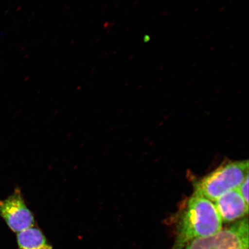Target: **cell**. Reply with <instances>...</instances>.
Listing matches in <instances>:
<instances>
[{"label":"cell","instance_id":"obj_1","mask_svg":"<svg viewBox=\"0 0 249 249\" xmlns=\"http://www.w3.org/2000/svg\"><path fill=\"white\" fill-rule=\"evenodd\" d=\"M222 223L213 202L195 191L179 216L172 249H183L195 239L214 235L222 229Z\"/></svg>","mask_w":249,"mask_h":249},{"label":"cell","instance_id":"obj_2","mask_svg":"<svg viewBox=\"0 0 249 249\" xmlns=\"http://www.w3.org/2000/svg\"><path fill=\"white\" fill-rule=\"evenodd\" d=\"M249 176V161L227 163L202 178L196 186V191L208 200L214 201L231 190L238 188Z\"/></svg>","mask_w":249,"mask_h":249},{"label":"cell","instance_id":"obj_3","mask_svg":"<svg viewBox=\"0 0 249 249\" xmlns=\"http://www.w3.org/2000/svg\"><path fill=\"white\" fill-rule=\"evenodd\" d=\"M183 249H249L248 220L242 219L214 235L195 239Z\"/></svg>","mask_w":249,"mask_h":249},{"label":"cell","instance_id":"obj_4","mask_svg":"<svg viewBox=\"0 0 249 249\" xmlns=\"http://www.w3.org/2000/svg\"><path fill=\"white\" fill-rule=\"evenodd\" d=\"M0 217L17 233L36 225L35 218L27 207L19 187L15 188L7 198L0 200Z\"/></svg>","mask_w":249,"mask_h":249},{"label":"cell","instance_id":"obj_5","mask_svg":"<svg viewBox=\"0 0 249 249\" xmlns=\"http://www.w3.org/2000/svg\"><path fill=\"white\" fill-rule=\"evenodd\" d=\"M214 202L222 222H234L248 213L249 204L237 188L226 192Z\"/></svg>","mask_w":249,"mask_h":249},{"label":"cell","instance_id":"obj_6","mask_svg":"<svg viewBox=\"0 0 249 249\" xmlns=\"http://www.w3.org/2000/svg\"><path fill=\"white\" fill-rule=\"evenodd\" d=\"M17 242L18 249H52L41 230L31 227L18 232Z\"/></svg>","mask_w":249,"mask_h":249},{"label":"cell","instance_id":"obj_7","mask_svg":"<svg viewBox=\"0 0 249 249\" xmlns=\"http://www.w3.org/2000/svg\"><path fill=\"white\" fill-rule=\"evenodd\" d=\"M244 200L249 204V176L237 188Z\"/></svg>","mask_w":249,"mask_h":249}]
</instances>
